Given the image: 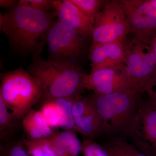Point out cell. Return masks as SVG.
<instances>
[{
    "mask_svg": "<svg viewBox=\"0 0 156 156\" xmlns=\"http://www.w3.org/2000/svg\"><path fill=\"white\" fill-rule=\"evenodd\" d=\"M52 14L18 2L5 14L1 13L0 28L20 54L40 56L48 31L54 22Z\"/></svg>",
    "mask_w": 156,
    "mask_h": 156,
    "instance_id": "6da1fadb",
    "label": "cell"
},
{
    "mask_svg": "<svg viewBox=\"0 0 156 156\" xmlns=\"http://www.w3.org/2000/svg\"><path fill=\"white\" fill-rule=\"evenodd\" d=\"M28 73L40 84L46 101L78 98L88 90L89 75L78 63L34 57Z\"/></svg>",
    "mask_w": 156,
    "mask_h": 156,
    "instance_id": "7a4b0ae2",
    "label": "cell"
},
{
    "mask_svg": "<svg viewBox=\"0 0 156 156\" xmlns=\"http://www.w3.org/2000/svg\"><path fill=\"white\" fill-rule=\"evenodd\" d=\"M134 89L89 96L101 121L100 136L109 140L130 138L141 97Z\"/></svg>",
    "mask_w": 156,
    "mask_h": 156,
    "instance_id": "3957f363",
    "label": "cell"
},
{
    "mask_svg": "<svg viewBox=\"0 0 156 156\" xmlns=\"http://www.w3.org/2000/svg\"><path fill=\"white\" fill-rule=\"evenodd\" d=\"M0 96L11 113L20 119L43 97V92L38 81L20 68L1 77Z\"/></svg>",
    "mask_w": 156,
    "mask_h": 156,
    "instance_id": "277c9868",
    "label": "cell"
},
{
    "mask_svg": "<svg viewBox=\"0 0 156 156\" xmlns=\"http://www.w3.org/2000/svg\"><path fill=\"white\" fill-rule=\"evenodd\" d=\"M132 89L140 94L156 79V60L150 45L133 37L123 42Z\"/></svg>",
    "mask_w": 156,
    "mask_h": 156,
    "instance_id": "5b68a950",
    "label": "cell"
},
{
    "mask_svg": "<svg viewBox=\"0 0 156 156\" xmlns=\"http://www.w3.org/2000/svg\"><path fill=\"white\" fill-rule=\"evenodd\" d=\"M130 33L127 15L122 0L106 1L95 18L92 44L122 43Z\"/></svg>",
    "mask_w": 156,
    "mask_h": 156,
    "instance_id": "8992f818",
    "label": "cell"
},
{
    "mask_svg": "<svg viewBox=\"0 0 156 156\" xmlns=\"http://www.w3.org/2000/svg\"><path fill=\"white\" fill-rule=\"evenodd\" d=\"M87 41L60 20L54 21L47 37L49 59L77 63L86 53Z\"/></svg>",
    "mask_w": 156,
    "mask_h": 156,
    "instance_id": "52a82bcc",
    "label": "cell"
},
{
    "mask_svg": "<svg viewBox=\"0 0 156 156\" xmlns=\"http://www.w3.org/2000/svg\"><path fill=\"white\" fill-rule=\"evenodd\" d=\"M133 37L149 44L156 35V5L152 0H122Z\"/></svg>",
    "mask_w": 156,
    "mask_h": 156,
    "instance_id": "ba28073f",
    "label": "cell"
},
{
    "mask_svg": "<svg viewBox=\"0 0 156 156\" xmlns=\"http://www.w3.org/2000/svg\"><path fill=\"white\" fill-rule=\"evenodd\" d=\"M131 143L148 156L156 152V106L141 99L130 136Z\"/></svg>",
    "mask_w": 156,
    "mask_h": 156,
    "instance_id": "9c48e42d",
    "label": "cell"
},
{
    "mask_svg": "<svg viewBox=\"0 0 156 156\" xmlns=\"http://www.w3.org/2000/svg\"><path fill=\"white\" fill-rule=\"evenodd\" d=\"M132 89L126 63L91 71L89 75L88 90H92L96 95H108Z\"/></svg>",
    "mask_w": 156,
    "mask_h": 156,
    "instance_id": "30bf717a",
    "label": "cell"
},
{
    "mask_svg": "<svg viewBox=\"0 0 156 156\" xmlns=\"http://www.w3.org/2000/svg\"><path fill=\"white\" fill-rule=\"evenodd\" d=\"M53 7L58 20L88 41L92 40L95 22L70 0H54Z\"/></svg>",
    "mask_w": 156,
    "mask_h": 156,
    "instance_id": "8fae6325",
    "label": "cell"
},
{
    "mask_svg": "<svg viewBox=\"0 0 156 156\" xmlns=\"http://www.w3.org/2000/svg\"><path fill=\"white\" fill-rule=\"evenodd\" d=\"M89 57L91 71L126 63L123 43L119 42L91 44Z\"/></svg>",
    "mask_w": 156,
    "mask_h": 156,
    "instance_id": "7c38bea8",
    "label": "cell"
},
{
    "mask_svg": "<svg viewBox=\"0 0 156 156\" xmlns=\"http://www.w3.org/2000/svg\"><path fill=\"white\" fill-rule=\"evenodd\" d=\"M22 126L29 140L48 139L55 133L39 111H30L22 119Z\"/></svg>",
    "mask_w": 156,
    "mask_h": 156,
    "instance_id": "4fadbf2b",
    "label": "cell"
},
{
    "mask_svg": "<svg viewBox=\"0 0 156 156\" xmlns=\"http://www.w3.org/2000/svg\"><path fill=\"white\" fill-rule=\"evenodd\" d=\"M48 140L53 148L62 156H78L81 154L82 142L75 131L55 132Z\"/></svg>",
    "mask_w": 156,
    "mask_h": 156,
    "instance_id": "5bb4252c",
    "label": "cell"
},
{
    "mask_svg": "<svg viewBox=\"0 0 156 156\" xmlns=\"http://www.w3.org/2000/svg\"><path fill=\"white\" fill-rule=\"evenodd\" d=\"M19 119L9 113L2 98L0 96V139L1 142L11 140L17 128Z\"/></svg>",
    "mask_w": 156,
    "mask_h": 156,
    "instance_id": "9a60e30c",
    "label": "cell"
},
{
    "mask_svg": "<svg viewBox=\"0 0 156 156\" xmlns=\"http://www.w3.org/2000/svg\"><path fill=\"white\" fill-rule=\"evenodd\" d=\"M78 132L94 139L100 135L101 121L96 111L89 114L74 118Z\"/></svg>",
    "mask_w": 156,
    "mask_h": 156,
    "instance_id": "2e32d148",
    "label": "cell"
},
{
    "mask_svg": "<svg viewBox=\"0 0 156 156\" xmlns=\"http://www.w3.org/2000/svg\"><path fill=\"white\" fill-rule=\"evenodd\" d=\"M77 98L66 97L54 100L61 115L60 127L65 131L78 132L72 112L73 104Z\"/></svg>",
    "mask_w": 156,
    "mask_h": 156,
    "instance_id": "e0dca14e",
    "label": "cell"
},
{
    "mask_svg": "<svg viewBox=\"0 0 156 156\" xmlns=\"http://www.w3.org/2000/svg\"><path fill=\"white\" fill-rule=\"evenodd\" d=\"M102 146L109 156H148L126 140H111Z\"/></svg>",
    "mask_w": 156,
    "mask_h": 156,
    "instance_id": "ac0fdd59",
    "label": "cell"
},
{
    "mask_svg": "<svg viewBox=\"0 0 156 156\" xmlns=\"http://www.w3.org/2000/svg\"><path fill=\"white\" fill-rule=\"evenodd\" d=\"M22 141L28 154L32 156H62L53 148L48 139L30 140L23 138Z\"/></svg>",
    "mask_w": 156,
    "mask_h": 156,
    "instance_id": "d6986e66",
    "label": "cell"
},
{
    "mask_svg": "<svg viewBox=\"0 0 156 156\" xmlns=\"http://www.w3.org/2000/svg\"><path fill=\"white\" fill-rule=\"evenodd\" d=\"M85 15L94 21L106 2L105 0H70Z\"/></svg>",
    "mask_w": 156,
    "mask_h": 156,
    "instance_id": "ffe728a7",
    "label": "cell"
},
{
    "mask_svg": "<svg viewBox=\"0 0 156 156\" xmlns=\"http://www.w3.org/2000/svg\"><path fill=\"white\" fill-rule=\"evenodd\" d=\"M41 112L52 129L60 127L61 115L54 101H46Z\"/></svg>",
    "mask_w": 156,
    "mask_h": 156,
    "instance_id": "44dd1931",
    "label": "cell"
},
{
    "mask_svg": "<svg viewBox=\"0 0 156 156\" xmlns=\"http://www.w3.org/2000/svg\"><path fill=\"white\" fill-rule=\"evenodd\" d=\"M25 148L22 140L14 141L12 139L1 143L0 156H29Z\"/></svg>",
    "mask_w": 156,
    "mask_h": 156,
    "instance_id": "7402d4cb",
    "label": "cell"
},
{
    "mask_svg": "<svg viewBox=\"0 0 156 156\" xmlns=\"http://www.w3.org/2000/svg\"><path fill=\"white\" fill-rule=\"evenodd\" d=\"M82 144L81 154L83 156H109L103 146L98 144L94 139L86 138Z\"/></svg>",
    "mask_w": 156,
    "mask_h": 156,
    "instance_id": "603a6c76",
    "label": "cell"
},
{
    "mask_svg": "<svg viewBox=\"0 0 156 156\" xmlns=\"http://www.w3.org/2000/svg\"><path fill=\"white\" fill-rule=\"evenodd\" d=\"M95 111L89 97L84 98L81 96L77 98L73 104L72 112L74 118L86 115Z\"/></svg>",
    "mask_w": 156,
    "mask_h": 156,
    "instance_id": "cb8c5ba5",
    "label": "cell"
},
{
    "mask_svg": "<svg viewBox=\"0 0 156 156\" xmlns=\"http://www.w3.org/2000/svg\"><path fill=\"white\" fill-rule=\"evenodd\" d=\"M21 2L31 8L40 11L47 12L50 9H54L53 1L51 0H21Z\"/></svg>",
    "mask_w": 156,
    "mask_h": 156,
    "instance_id": "d4e9b609",
    "label": "cell"
},
{
    "mask_svg": "<svg viewBox=\"0 0 156 156\" xmlns=\"http://www.w3.org/2000/svg\"><path fill=\"white\" fill-rule=\"evenodd\" d=\"M145 92L148 96V100L156 106V79L147 87Z\"/></svg>",
    "mask_w": 156,
    "mask_h": 156,
    "instance_id": "484cf974",
    "label": "cell"
},
{
    "mask_svg": "<svg viewBox=\"0 0 156 156\" xmlns=\"http://www.w3.org/2000/svg\"><path fill=\"white\" fill-rule=\"evenodd\" d=\"M18 2L15 0H1L0 1V6L2 8L12 9L17 5Z\"/></svg>",
    "mask_w": 156,
    "mask_h": 156,
    "instance_id": "4316f807",
    "label": "cell"
},
{
    "mask_svg": "<svg viewBox=\"0 0 156 156\" xmlns=\"http://www.w3.org/2000/svg\"><path fill=\"white\" fill-rule=\"evenodd\" d=\"M151 49L153 52L156 60V35L150 44Z\"/></svg>",
    "mask_w": 156,
    "mask_h": 156,
    "instance_id": "83f0119b",
    "label": "cell"
},
{
    "mask_svg": "<svg viewBox=\"0 0 156 156\" xmlns=\"http://www.w3.org/2000/svg\"><path fill=\"white\" fill-rule=\"evenodd\" d=\"M153 2L154 3L155 5H156V0H153Z\"/></svg>",
    "mask_w": 156,
    "mask_h": 156,
    "instance_id": "f1b7e54d",
    "label": "cell"
},
{
    "mask_svg": "<svg viewBox=\"0 0 156 156\" xmlns=\"http://www.w3.org/2000/svg\"><path fill=\"white\" fill-rule=\"evenodd\" d=\"M153 156H156V152L153 155Z\"/></svg>",
    "mask_w": 156,
    "mask_h": 156,
    "instance_id": "f546056e",
    "label": "cell"
}]
</instances>
